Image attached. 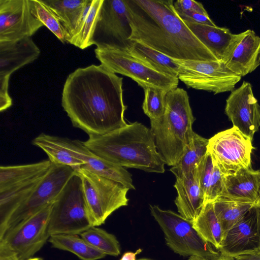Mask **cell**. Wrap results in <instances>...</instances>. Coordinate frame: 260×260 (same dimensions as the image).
Instances as JSON below:
<instances>
[{
    "mask_svg": "<svg viewBox=\"0 0 260 260\" xmlns=\"http://www.w3.org/2000/svg\"><path fill=\"white\" fill-rule=\"evenodd\" d=\"M142 251V249L139 248L135 252L127 251L123 254L119 260H137V255L140 254Z\"/></svg>",
    "mask_w": 260,
    "mask_h": 260,
    "instance_id": "obj_42",
    "label": "cell"
},
{
    "mask_svg": "<svg viewBox=\"0 0 260 260\" xmlns=\"http://www.w3.org/2000/svg\"><path fill=\"white\" fill-rule=\"evenodd\" d=\"M235 260H260V249L233 257Z\"/></svg>",
    "mask_w": 260,
    "mask_h": 260,
    "instance_id": "obj_41",
    "label": "cell"
},
{
    "mask_svg": "<svg viewBox=\"0 0 260 260\" xmlns=\"http://www.w3.org/2000/svg\"><path fill=\"white\" fill-rule=\"evenodd\" d=\"M40 50L31 37L0 41V75L10 76L15 71L33 62Z\"/></svg>",
    "mask_w": 260,
    "mask_h": 260,
    "instance_id": "obj_20",
    "label": "cell"
},
{
    "mask_svg": "<svg viewBox=\"0 0 260 260\" xmlns=\"http://www.w3.org/2000/svg\"><path fill=\"white\" fill-rule=\"evenodd\" d=\"M103 0H89L80 25L69 44L81 49L91 46V39Z\"/></svg>",
    "mask_w": 260,
    "mask_h": 260,
    "instance_id": "obj_31",
    "label": "cell"
},
{
    "mask_svg": "<svg viewBox=\"0 0 260 260\" xmlns=\"http://www.w3.org/2000/svg\"><path fill=\"white\" fill-rule=\"evenodd\" d=\"M194 120L186 91L178 87L169 91L164 115L150 120L157 152L167 166H174L181 158L194 134Z\"/></svg>",
    "mask_w": 260,
    "mask_h": 260,
    "instance_id": "obj_4",
    "label": "cell"
},
{
    "mask_svg": "<svg viewBox=\"0 0 260 260\" xmlns=\"http://www.w3.org/2000/svg\"><path fill=\"white\" fill-rule=\"evenodd\" d=\"M32 1V13L62 43H69V38L60 20L42 0Z\"/></svg>",
    "mask_w": 260,
    "mask_h": 260,
    "instance_id": "obj_33",
    "label": "cell"
},
{
    "mask_svg": "<svg viewBox=\"0 0 260 260\" xmlns=\"http://www.w3.org/2000/svg\"><path fill=\"white\" fill-rule=\"evenodd\" d=\"M80 236L92 247L106 255L117 256L120 254V244L115 236L103 229L92 226Z\"/></svg>",
    "mask_w": 260,
    "mask_h": 260,
    "instance_id": "obj_32",
    "label": "cell"
},
{
    "mask_svg": "<svg viewBox=\"0 0 260 260\" xmlns=\"http://www.w3.org/2000/svg\"><path fill=\"white\" fill-rule=\"evenodd\" d=\"M48 241L53 248L74 253L81 260H98L106 255L92 247L79 235H53L50 236Z\"/></svg>",
    "mask_w": 260,
    "mask_h": 260,
    "instance_id": "obj_27",
    "label": "cell"
},
{
    "mask_svg": "<svg viewBox=\"0 0 260 260\" xmlns=\"http://www.w3.org/2000/svg\"><path fill=\"white\" fill-rule=\"evenodd\" d=\"M52 165L48 159L26 165L1 166L0 191L24 182L49 170Z\"/></svg>",
    "mask_w": 260,
    "mask_h": 260,
    "instance_id": "obj_26",
    "label": "cell"
},
{
    "mask_svg": "<svg viewBox=\"0 0 260 260\" xmlns=\"http://www.w3.org/2000/svg\"><path fill=\"white\" fill-rule=\"evenodd\" d=\"M252 141L238 128L220 132L209 139L208 152L223 176L251 167Z\"/></svg>",
    "mask_w": 260,
    "mask_h": 260,
    "instance_id": "obj_11",
    "label": "cell"
},
{
    "mask_svg": "<svg viewBox=\"0 0 260 260\" xmlns=\"http://www.w3.org/2000/svg\"><path fill=\"white\" fill-rule=\"evenodd\" d=\"M260 171V170H259Z\"/></svg>",
    "mask_w": 260,
    "mask_h": 260,
    "instance_id": "obj_47",
    "label": "cell"
},
{
    "mask_svg": "<svg viewBox=\"0 0 260 260\" xmlns=\"http://www.w3.org/2000/svg\"><path fill=\"white\" fill-rule=\"evenodd\" d=\"M23 260H43V259L41 257H30L26 259Z\"/></svg>",
    "mask_w": 260,
    "mask_h": 260,
    "instance_id": "obj_44",
    "label": "cell"
},
{
    "mask_svg": "<svg viewBox=\"0 0 260 260\" xmlns=\"http://www.w3.org/2000/svg\"><path fill=\"white\" fill-rule=\"evenodd\" d=\"M128 52L160 73L178 76L180 66L174 59L141 42L133 41Z\"/></svg>",
    "mask_w": 260,
    "mask_h": 260,
    "instance_id": "obj_25",
    "label": "cell"
},
{
    "mask_svg": "<svg viewBox=\"0 0 260 260\" xmlns=\"http://www.w3.org/2000/svg\"><path fill=\"white\" fill-rule=\"evenodd\" d=\"M174 59L180 66L178 78L188 88L212 92L214 94L231 92L241 79L218 60Z\"/></svg>",
    "mask_w": 260,
    "mask_h": 260,
    "instance_id": "obj_12",
    "label": "cell"
},
{
    "mask_svg": "<svg viewBox=\"0 0 260 260\" xmlns=\"http://www.w3.org/2000/svg\"><path fill=\"white\" fill-rule=\"evenodd\" d=\"M42 1L60 20L70 43L80 25L89 0Z\"/></svg>",
    "mask_w": 260,
    "mask_h": 260,
    "instance_id": "obj_24",
    "label": "cell"
},
{
    "mask_svg": "<svg viewBox=\"0 0 260 260\" xmlns=\"http://www.w3.org/2000/svg\"><path fill=\"white\" fill-rule=\"evenodd\" d=\"M76 149L78 158L84 163L80 168L118 182L129 189H135L132 175L124 168L99 157L84 145L83 141H79Z\"/></svg>",
    "mask_w": 260,
    "mask_h": 260,
    "instance_id": "obj_21",
    "label": "cell"
},
{
    "mask_svg": "<svg viewBox=\"0 0 260 260\" xmlns=\"http://www.w3.org/2000/svg\"><path fill=\"white\" fill-rule=\"evenodd\" d=\"M258 208H259V216H260V207H259Z\"/></svg>",
    "mask_w": 260,
    "mask_h": 260,
    "instance_id": "obj_46",
    "label": "cell"
},
{
    "mask_svg": "<svg viewBox=\"0 0 260 260\" xmlns=\"http://www.w3.org/2000/svg\"><path fill=\"white\" fill-rule=\"evenodd\" d=\"M197 260H209L204 257L197 256ZM214 260H235L233 257L221 255L219 258Z\"/></svg>",
    "mask_w": 260,
    "mask_h": 260,
    "instance_id": "obj_43",
    "label": "cell"
},
{
    "mask_svg": "<svg viewBox=\"0 0 260 260\" xmlns=\"http://www.w3.org/2000/svg\"><path fill=\"white\" fill-rule=\"evenodd\" d=\"M43 25L32 13L31 0H0V41L31 37Z\"/></svg>",
    "mask_w": 260,
    "mask_h": 260,
    "instance_id": "obj_14",
    "label": "cell"
},
{
    "mask_svg": "<svg viewBox=\"0 0 260 260\" xmlns=\"http://www.w3.org/2000/svg\"><path fill=\"white\" fill-rule=\"evenodd\" d=\"M174 187L177 193L175 204L179 214L193 221L205 204L196 168L182 177L176 178Z\"/></svg>",
    "mask_w": 260,
    "mask_h": 260,
    "instance_id": "obj_19",
    "label": "cell"
},
{
    "mask_svg": "<svg viewBox=\"0 0 260 260\" xmlns=\"http://www.w3.org/2000/svg\"><path fill=\"white\" fill-rule=\"evenodd\" d=\"M184 22L217 60L224 64L231 59L236 47L250 30L247 29L239 34H233L229 29L217 25Z\"/></svg>",
    "mask_w": 260,
    "mask_h": 260,
    "instance_id": "obj_17",
    "label": "cell"
},
{
    "mask_svg": "<svg viewBox=\"0 0 260 260\" xmlns=\"http://www.w3.org/2000/svg\"><path fill=\"white\" fill-rule=\"evenodd\" d=\"M0 260H19V259L15 252L0 244Z\"/></svg>",
    "mask_w": 260,
    "mask_h": 260,
    "instance_id": "obj_40",
    "label": "cell"
},
{
    "mask_svg": "<svg viewBox=\"0 0 260 260\" xmlns=\"http://www.w3.org/2000/svg\"><path fill=\"white\" fill-rule=\"evenodd\" d=\"M124 1L132 29L131 41L175 59L217 60L179 17L174 1Z\"/></svg>",
    "mask_w": 260,
    "mask_h": 260,
    "instance_id": "obj_2",
    "label": "cell"
},
{
    "mask_svg": "<svg viewBox=\"0 0 260 260\" xmlns=\"http://www.w3.org/2000/svg\"><path fill=\"white\" fill-rule=\"evenodd\" d=\"M209 139L194 133L178 162L170 169L176 178H181L194 170L208 152Z\"/></svg>",
    "mask_w": 260,
    "mask_h": 260,
    "instance_id": "obj_29",
    "label": "cell"
},
{
    "mask_svg": "<svg viewBox=\"0 0 260 260\" xmlns=\"http://www.w3.org/2000/svg\"><path fill=\"white\" fill-rule=\"evenodd\" d=\"M225 113L233 126L252 141L260 127V105L249 82L244 81L231 91L226 100Z\"/></svg>",
    "mask_w": 260,
    "mask_h": 260,
    "instance_id": "obj_15",
    "label": "cell"
},
{
    "mask_svg": "<svg viewBox=\"0 0 260 260\" xmlns=\"http://www.w3.org/2000/svg\"><path fill=\"white\" fill-rule=\"evenodd\" d=\"M75 172V170L70 166L52 164L31 196L12 213L0 229V238L10 228L53 202Z\"/></svg>",
    "mask_w": 260,
    "mask_h": 260,
    "instance_id": "obj_13",
    "label": "cell"
},
{
    "mask_svg": "<svg viewBox=\"0 0 260 260\" xmlns=\"http://www.w3.org/2000/svg\"><path fill=\"white\" fill-rule=\"evenodd\" d=\"M223 178L218 168L214 165L212 176L205 198V204L213 202L221 197L223 189Z\"/></svg>",
    "mask_w": 260,
    "mask_h": 260,
    "instance_id": "obj_36",
    "label": "cell"
},
{
    "mask_svg": "<svg viewBox=\"0 0 260 260\" xmlns=\"http://www.w3.org/2000/svg\"><path fill=\"white\" fill-rule=\"evenodd\" d=\"M80 175L84 196L93 226L105 222L119 208L128 205L129 189L121 183L92 173L82 168H76Z\"/></svg>",
    "mask_w": 260,
    "mask_h": 260,
    "instance_id": "obj_7",
    "label": "cell"
},
{
    "mask_svg": "<svg viewBox=\"0 0 260 260\" xmlns=\"http://www.w3.org/2000/svg\"><path fill=\"white\" fill-rule=\"evenodd\" d=\"M94 154L115 165L164 173L165 163L157 152L150 128L138 122L83 141Z\"/></svg>",
    "mask_w": 260,
    "mask_h": 260,
    "instance_id": "obj_3",
    "label": "cell"
},
{
    "mask_svg": "<svg viewBox=\"0 0 260 260\" xmlns=\"http://www.w3.org/2000/svg\"><path fill=\"white\" fill-rule=\"evenodd\" d=\"M178 15L184 21L211 26L216 25L209 15H205L198 12H189Z\"/></svg>",
    "mask_w": 260,
    "mask_h": 260,
    "instance_id": "obj_39",
    "label": "cell"
},
{
    "mask_svg": "<svg viewBox=\"0 0 260 260\" xmlns=\"http://www.w3.org/2000/svg\"><path fill=\"white\" fill-rule=\"evenodd\" d=\"M223 189L219 198L253 204L260 207V171L252 167L223 176Z\"/></svg>",
    "mask_w": 260,
    "mask_h": 260,
    "instance_id": "obj_18",
    "label": "cell"
},
{
    "mask_svg": "<svg viewBox=\"0 0 260 260\" xmlns=\"http://www.w3.org/2000/svg\"><path fill=\"white\" fill-rule=\"evenodd\" d=\"M92 226L82 180L76 171L53 203L48 232L50 236L80 235Z\"/></svg>",
    "mask_w": 260,
    "mask_h": 260,
    "instance_id": "obj_6",
    "label": "cell"
},
{
    "mask_svg": "<svg viewBox=\"0 0 260 260\" xmlns=\"http://www.w3.org/2000/svg\"><path fill=\"white\" fill-rule=\"evenodd\" d=\"M193 228L207 242L219 250L223 232L214 211L213 202L206 203L197 218L192 221Z\"/></svg>",
    "mask_w": 260,
    "mask_h": 260,
    "instance_id": "obj_28",
    "label": "cell"
},
{
    "mask_svg": "<svg viewBox=\"0 0 260 260\" xmlns=\"http://www.w3.org/2000/svg\"><path fill=\"white\" fill-rule=\"evenodd\" d=\"M52 202L10 228L0 238V244L15 252L19 260L32 257L48 241Z\"/></svg>",
    "mask_w": 260,
    "mask_h": 260,
    "instance_id": "obj_10",
    "label": "cell"
},
{
    "mask_svg": "<svg viewBox=\"0 0 260 260\" xmlns=\"http://www.w3.org/2000/svg\"><path fill=\"white\" fill-rule=\"evenodd\" d=\"M49 170L0 191V229L4 227L12 213L31 196Z\"/></svg>",
    "mask_w": 260,
    "mask_h": 260,
    "instance_id": "obj_23",
    "label": "cell"
},
{
    "mask_svg": "<svg viewBox=\"0 0 260 260\" xmlns=\"http://www.w3.org/2000/svg\"><path fill=\"white\" fill-rule=\"evenodd\" d=\"M214 165L208 152L196 167L201 190L205 198L213 174Z\"/></svg>",
    "mask_w": 260,
    "mask_h": 260,
    "instance_id": "obj_35",
    "label": "cell"
},
{
    "mask_svg": "<svg viewBox=\"0 0 260 260\" xmlns=\"http://www.w3.org/2000/svg\"><path fill=\"white\" fill-rule=\"evenodd\" d=\"M216 216L223 234L239 221L251 208L257 207L250 203L218 198L213 202Z\"/></svg>",
    "mask_w": 260,
    "mask_h": 260,
    "instance_id": "obj_30",
    "label": "cell"
},
{
    "mask_svg": "<svg viewBox=\"0 0 260 260\" xmlns=\"http://www.w3.org/2000/svg\"><path fill=\"white\" fill-rule=\"evenodd\" d=\"M144 99L142 104L144 113L150 119H156L161 117L166 109V96L167 90L153 87L143 89Z\"/></svg>",
    "mask_w": 260,
    "mask_h": 260,
    "instance_id": "obj_34",
    "label": "cell"
},
{
    "mask_svg": "<svg viewBox=\"0 0 260 260\" xmlns=\"http://www.w3.org/2000/svg\"><path fill=\"white\" fill-rule=\"evenodd\" d=\"M260 65V37L253 30L239 44L226 67L241 77L254 71Z\"/></svg>",
    "mask_w": 260,
    "mask_h": 260,
    "instance_id": "obj_22",
    "label": "cell"
},
{
    "mask_svg": "<svg viewBox=\"0 0 260 260\" xmlns=\"http://www.w3.org/2000/svg\"><path fill=\"white\" fill-rule=\"evenodd\" d=\"M149 209L164 233L166 244L175 253L186 257L199 256L209 260L221 255L219 250L198 234L192 221L157 205H150Z\"/></svg>",
    "mask_w": 260,
    "mask_h": 260,
    "instance_id": "obj_5",
    "label": "cell"
},
{
    "mask_svg": "<svg viewBox=\"0 0 260 260\" xmlns=\"http://www.w3.org/2000/svg\"><path fill=\"white\" fill-rule=\"evenodd\" d=\"M137 260H155V259H151L150 258H147V257H142V258L137 259Z\"/></svg>",
    "mask_w": 260,
    "mask_h": 260,
    "instance_id": "obj_45",
    "label": "cell"
},
{
    "mask_svg": "<svg viewBox=\"0 0 260 260\" xmlns=\"http://www.w3.org/2000/svg\"><path fill=\"white\" fill-rule=\"evenodd\" d=\"M130 18L124 0H103L91 39L97 48L128 51L133 41Z\"/></svg>",
    "mask_w": 260,
    "mask_h": 260,
    "instance_id": "obj_8",
    "label": "cell"
},
{
    "mask_svg": "<svg viewBox=\"0 0 260 260\" xmlns=\"http://www.w3.org/2000/svg\"><path fill=\"white\" fill-rule=\"evenodd\" d=\"M174 7L178 14L196 12L209 15L202 3L193 0H177L174 2Z\"/></svg>",
    "mask_w": 260,
    "mask_h": 260,
    "instance_id": "obj_37",
    "label": "cell"
},
{
    "mask_svg": "<svg viewBox=\"0 0 260 260\" xmlns=\"http://www.w3.org/2000/svg\"><path fill=\"white\" fill-rule=\"evenodd\" d=\"M259 207L251 208L223 235L221 255L234 257L260 249Z\"/></svg>",
    "mask_w": 260,
    "mask_h": 260,
    "instance_id": "obj_16",
    "label": "cell"
},
{
    "mask_svg": "<svg viewBox=\"0 0 260 260\" xmlns=\"http://www.w3.org/2000/svg\"><path fill=\"white\" fill-rule=\"evenodd\" d=\"M94 52L101 64L115 73L131 78L143 89L153 87L169 91L177 88L178 77L154 70L128 51L96 48Z\"/></svg>",
    "mask_w": 260,
    "mask_h": 260,
    "instance_id": "obj_9",
    "label": "cell"
},
{
    "mask_svg": "<svg viewBox=\"0 0 260 260\" xmlns=\"http://www.w3.org/2000/svg\"><path fill=\"white\" fill-rule=\"evenodd\" d=\"M10 76L0 75V111L6 110L12 105V100L8 93Z\"/></svg>",
    "mask_w": 260,
    "mask_h": 260,
    "instance_id": "obj_38",
    "label": "cell"
},
{
    "mask_svg": "<svg viewBox=\"0 0 260 260\" xmlns=\"http://www.w3.org/2000/svg\"><path fill=\"white\" fill-rule=\"evenodd\" d=\"M123 78L102 64L78 68L67 78L61 105L74 127L102 135L126 123Z\"/></svg>",
    "mask_w": 260,
    "mask_h": 260,
    "instance_id": "obj_1",
    "label": "cell"
}]
</instances>
